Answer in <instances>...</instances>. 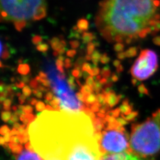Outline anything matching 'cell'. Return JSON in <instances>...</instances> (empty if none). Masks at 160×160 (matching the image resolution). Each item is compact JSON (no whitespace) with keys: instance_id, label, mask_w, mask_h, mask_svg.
<instances>
[{"instance_id":"83f0119b","label":"cell","mask_w":160,"mask_h":160,"mask_svg":"<svg viewBox=\"0 0 160 160\" xmlns=\"http://www.w3.org/2000/svg\"><path fill=\"white\" fill-rule=\"evenodd\" d=\"M56 65H57V68L58 70L61 72V73H63L64 72V70L63 68V63L62 61L58 59L56 62Z\"/></svg>"},{"instance_id":"8d00e7d4","label":"cell","mask_w":160,"mask_h":160,"mask_svg":"<svg viewBox=\"0 0 160 160\" xmlns=\"http://www.w3.org/2000/svg\"><path fill=\"white\" fill-rule=\"evenodd\" d=\"M86 83H87V85L91 87L92 88L93 86H94V81L93 78L92 77H88L86 80Z\"/></svg>"},{"instance_id":"db71d44e","label":"cell","mask_w":160,"mask_h":160,"mask_svg":"<svg viewBox=\"0 0 160 160\" xmlns=\"http://www.w3.org/2000/svg\"><path fill=\"white\" fill-rule=\"evenodd\" d=\"M118 80H119L118 76L116 74H113L112 77V81H113V82H116V81H117Z\"/></svg>"},{"instance_id":"3957f363","label":"cell","mask_w":160,"mask_h":160,"mask_svg":"<svg viewBox=\"0 0 160 160\" xmlns=\"http://www.w3.org/2000/svg\"><path fill=\"white\" fill-rule=\"evenodd\" d=\"M129 145L132 153L141 158H149L160 153V109L132 126Z\"/></svg>"},{"instance_id":"ac0fdd59","label":"cell","mask_w":160,"mask_h":160,"mask_svg":"<svg viewBox=\"0 0 160 160\" xmlns=\"http://www.w3.org/2000/svg\"><path fill=\"white\" fill-rule=\"evenodd\" d=\"M101 55L98 51H95L92 54V59L93 63L97 65L98 62L100 61L101 58Z\"/></svg>"},{"instance_id":"5bb4252c","label":"cell","mask_w":160,"mask_h":160,"mask_svg":"<svg viewBox=\"0 0 160 160\" xmlns=\"http://www.w3.org/2000/svg\"><path fill=\"white\" fill-rule=\"evenodd\" d=\"M125 52L126 58H132L135 57L138 53L137 47H131L127 49Z\"/></svg>"},{"instance_id":"8fae6325","label":"cell","mask_w":160,"mask_h":160,"mask_svg":"<svg viewBox=\"0 0 160 160\" xmlns=\"http://www.w3.org/2000/svg\"><path fill=\"white\" fill-rule=\"evenodd\" d=\"M132 108L133 107L132 104L129 103V102L128 99H125L123 101L119 108L122 114L123 115H128L131 113L132 110Z\"/></svg>"},{"instance_id":"4316f807","label":"cell","mask_w":160,"mask_h":160,"mask_svg":"<svg viewBox=\"0 0 160 160\" xmlns=\"http://www.w3.org/2000/svg\"><path fill=\"white\" fill-rule=\"evenodd\" d=\"M36 48L39 51L45 52L48 50V45L46 43H41L39 44Z\"/></svg>"},{"instance_id":"277c9868","label":"cell","mask_w":160,"mask_h":160,"mask_svg":"<svg viewBox=\"0 0 160 160\" xmlns=\"http://www.w3.org/2000/svg\"><path fill=\"white\" fill-rule=\"evenodd\" d=\"M47 0H1V20L12 22L18 31L27 23L46 16Z\"/></svg>"},{"instance_id":"e7e4bbea","label":"cell","mask_w":160,"mask_h":160,"mask_svg":"<svg viewBox=\"0 0 160 160\" xmlns=\"http://www.w3.org/2000/svg\"><path fill=\"white\" fill-rule=\"evenodd\" d=\"M58 59H59V60H61V61H63V57H62V56H59V57H58Z\"/></svg>"},{"instance_id":"1f68e13d","label":"cell","mask_w":160,"mask_h":160,"mask_svg":"<svg viewBox=\"0 0 160 160\" xmlns=\"http://www.w3.org/2000/svg\"><path fill=\"white\" fill-rule=\"evenodd\" d=\"M2 119L5 122H7L11 118V113L9 112H3L2 113Z\"/></svg>"},{"instance_id":"f6af8a7d","label":"cell","mask_w":160,"mask_h":160,"mask_svg":"<svg viewBox=\"0 0 160 160\" xmlns=\"http://www.w3.org/2000/svg\"><path fill=\"white\" fill-rule=\"evenodd\" d=\"M117 57H118V58H119V59H121V60L124 59L125 58H126L125 52H119V53H118V55H117Z\"/></svg>"},{"instance_id":"74e56055","label":"cell","mask_w":160,"mask_h":160,"mask_svg":"<svg viewBox=\"0 0 160 160\" xmlns=\"http://www.w3.org/2000/svg\"><path fill=\"white\" fill-rule=\"evenodd\" d=\"M42 40V38L39 36H35L32 39L33 43L35 45H39Z\"/></svg>"},{"instance_id":"91938a15","label":"cell","mask_w":160,"mask_h":160,"mask_svg":"<svg viewBox=\"0 0 160 160\" xmlns=\"http://www.w3.org/2000/svg\"><path fill=\"white\" fill-rule=\"evenodd\" d=\"M38 102V100H37L36 99L32 98V101H31V104H32V105H36Z\"/></svg>"},{"instance_id":"d4e9b609","label":"cell","mask_w":160,"mask_h":160,"mask_svg":"<svg viewBox=\"0 0 160 160\" xmlns=\"http://www.w3.org/2000/svg\"><path fill=\"white\" fill-rule=\"evenodd\" d=\"M102 75L103 76V78H108L110 77V69H109V67L108 66H106L105 67L103 68V69L102 70Z\"/></svg>"},{"instance_id":"f5cc1de1","label":"cell","mask_w":160,"mask_h":160,"mask_svg":"<svg viewBox=\"0 0 160 160\" xmlns=\"http://www.w3.org/2000/svg\"><path fill=\"white\" fill-rule=\"evenodd\" d=\"M8 131H9V129L8 128V127L7 126H2V128H1V130L2 133H6Z\"/></svg>"},{"instance_id":"ee69618b","label":"cell","mask_w":160,"mask_h":160,"mask_svg":"<svg viewBox=\"0 0 160 160\" xmlns=\"http://www.w3.org/2000/svg\"><path fill=\"white\" fill-rule=\"evenodd\" d=\"M30 86L33 88H36L37 87H38V81L36 79L32 80L30 83Z\"/></svg>"},{"instance_id":"7bdbcfd3","label":"cell","mask_w":160,"mask_h":160,"mask_svg":"<svg viewBox=\"0 0 160 160\" xmlns=\"http://www.w3.org/2000/svg\"><path fill=\"white\" fill-rule=\"evenodd\" d=\"M152 42L155 45L160 46V36H157L155 37L152 40Z\"/></svg>"},{"instance_id":"836d02e7","label":"cell","mask_w":160,"mask_h":160,"mask_svg":"<svg viewBox=\"0 0 160 160\" xmlns=\"http://www.w3.org/2000/svg\"><path fill=\"white\" fill-rule=\"evenodd\" d=\"M95 49V45L92 43H89L87 46V53L88 55H90L92 53Z\"/></svg>"},{"instance_id":"7a4b0ae2","label":"cell","mask_w":160,"mask_h":160,"mask_svg":"<svg viewBox=\"0 0 160 160\" xmlns=\"http://www.w3.org/2000/svg\"><path fill=\"white\" fill-rule=\"evenodd\" d=\"M158 0H104L96 17L99 32L109 42L143 39L152 33V28L160 20Z\"/></svg>"},{"instance_id":"60d3db41","label":"cell","mask_w":160,"mask_h":160,"mask_svg":"<svg viewBox=\"0 0 160 160\" xmlns=\"http://www.w3.org/2000/svg\"><path fill=\"white\" fill-rule=\"evenodd\" d=\"M33 94H34V95H35L36 97H39V98L42 97L43 94H42V92H41L40 90H39L38 88V89H34V90H33Z\"/></svg>"},{"instance_id":"ba28073f","label":"cell","mask_w":160,"mask_h":160,"mask_svg":"<svg viewBox=\"0 0 160 160\" xmlns=\"http://www.w3.org/2000/svg\"><path fill=\"white\" fill-rule=\"evenodd\" d=\"M100 160H152L149 158L139 157L133 153L123 152L116 154H106L103 155Z\"/></svg>"},{"instance_id":"6f0895ef","label":"cell","mask_w":160,"mask_h":160,"mask_svg":"<svg viewBox=\"0 0 160 160\" xmlns=\"http://www.w3.org/2000/svg\"><path fill=\"white\" fill-rule=\"evenodd\" d=\"M116 68H117V72H122V71H123V67H122V65H120L119 67H118Z\"/></svg>"},{"instance_id":"d590c367","label":"cell","mask_w":160,"mask_h":160,"mask_svg":"<svg viewBox=\"0 0 160 160\" xmlns=\"http://www.w3.org/2000/svg\"><path fill=\"white\" fill-rule=\"evenodd\" d=\"M100 61L102 63H107L110 61V58H109L106 53H104L103 55H102L101 58H100Z\"/></svg>"},{"instance_id":"7dc6e473","label":"cell","mask_w":160,"mask_h":160,"mask_svg":"<svg viewBox=\"0 0 160 160\" xmlns=\"http://www.w3.org/2000/svg\"><path fill=\"white\" fill-rule=\"evenodd\" d=\"M53 94L51 92H48L45 96V99H46V101H48V102L51 101L53 99Z\"/></svg>"},{"instance_id":"484cf974","label":"cell","mask_w":160,"mask_h":160,"mask_svg":"<svg viewBox=\"0 0 160 160\" xmlns=\"http://www.w3.org/2000/svg\"><path fill=\"white\" fill-rule=\"evenodd\" d=\"M36 109L38 111L43 112L46 109V106L45 103H43L42 102H38L36 104Z\"/></svg>"},{"instance_id":"816d5d0a","label":"cell","mask_w":160,"mask_h":160,"mask_svg":"<svg viewBox=\"0 0 160 160\" xmlns=\"http://www.w3.org/2000/svg\"><path fill=\"white\" fill-rule=\"evenodd\" d=\"M100 72V69L96 67H94L92 68V73H93V75H97Z\"/></svg>"},{"instance_id":"e0dca14e","label":"cell","mask_w":160,"mask_h":160,"mask_svg":"<svg viewBox=\"0 0 160 160\" xmlns=\"http://www.w3.org/2000/svg\"><path fill=\"white\" fill-rule=\"evenodd\" d=\"M10 57V52L7 49L4 48V44L2 42H1V57L2 59H7Z\"/></svg>"},{"instance_id":"b9f144b4","label":"cell","mask_w":160,"mask_h":160,"mask_svg":"<svg viewBox=\"0 0 160 160\" xmlns=\"http://www.w3.org/2000/svg\"><path fill=\"white\" fill-rule=\"evenodd\" d=\"M70 44L73 49H76L77 48H78V46H79L80 43L77 40H72L71 42H70Z\"/></svg>"},{"instance_id":"9f6ffc18","label":"cell","mask_w":160,"mask_h":160,"mask_svg":"<svg viewBox=\"0 0 160 160\" xmlns=\"http://www.w3.org/2000/svg\"><path fill=\"white\" fill-rule=\"evenodd\" d=\"M39 77H40V78H45V79H47V75L45 73V72H40V73H39Z\"/></svg>"},{"instance_id":"94428289","label":"cell","mask_w":160,"mask_h":160,"mask_svg":"<svg viewBox=\"0 0 160 160\" xmlns=\"http://www.w3.org/2000/svg\"><path fill=\"white\" fill-rule=\"evenodd\" d=\"M22 81L24 82H29V78L28 77H23L22 78Z\"/></svg>"},{"instance_id":"be15d7a7","label":"cell","mask_w":160,"mask_h":160,"mask_svg":"<svg viewBox=\"0 0 160 160\" xmlns=\"http://www.w3.org/2000/svg\"><path fill=\"white\" fill-rule=\"evenodd\" d=\"M86 58V59H87V60H90V59H92V58H91V57H90V55H87Z\"/></svg>"},{"instance_id":"603a6c76","label":"cell","mask_w":160,"mask_h":160,"mask_svg":"<svg viewBox=\"0 0 160 160\" xmlns=\"http://www.w3.org/2000/svg\"><path fill=\"white\" fill-rule=\"evenodd\" d=\"M97 102L100 103L101 105H104L108 104L106 102V96L104 94H98L97 96Z\"/></svg>"},{"instance_id":"f35d334b","label":"cell","mask_w":160,"mask_h":160,"mask_svg":"<svg viewBox=\"0 0 160 160\" xmlns=\"http://www.w3.org/2000/svg\"><path fill=\"white\" fill-rule=\"evenodd\" d=\"M76 96L78 98V99L80 100V101H82V102H85V100H86V96L81 92H77L76 94Z\"/></svg>"},{"instance_id":"4dcf8cb0","label":"cell","mask_w":160,"mask_h":160,"mask_svg":"<svg viewBox=\"0 0 160 160\" xmlns=\"http://www.w3.org/2000/svg\"><path fill=\"white\" fill-rule=\"evenodd\" d=\"M23 94L26 97H29L32 94V90L28 86H24L23 88Z\"/></svg>"},{"instance_id":"cb8c5ba5","label":"cell","mask_w":160,"mask_h":160,"mask_svg":"<svg viewBox=\"0 0 160 160\" xmlns=\"http://www.w3.org/2000/svg\"><path fill=\"white\" fill-rule=\"evenodd\" d=\"M82 69L84 71L87 72L90 75L93 76V73H92V69L91 68V65L88 63H84L82 65Z\"/></svg>"},{"instance_id":"c3c4849f","label":"cell","mask_w":160,"mask_h":160,"mask_svg":"<svg viewBox=\"0 0 160 160\" xmlns=\"http://www.w3.org/2000/svg\"><path fill=\"white\" fill-rule=\"evenodd\" d=\"M64 65H65V67L66 68H70L71 67V60L68 59V58L66 59L65 60V64Z\"/></svg>"},{"instance_id":"ffe728a7","label":"cell","mask_w":160,"mask_h":160,"mask_svg":"<svg viewBox=\"0 0 160 160\" xmlns=\"http://www.w3.org/2000/svg\"><path fill=\"white\" fill-rule=\"evenodd\" d=\"M92 91H93V89L91 87H90V86H88V85H86V86L82 87L81 90V92H82L86 97V96H87L88 95H89L90 94H91Z\"/></svg>"},{"instance_id":"44dd1931","label":"cell","mask_w":160,"mask_h":160,"mask_svg":"<svg viewBox=\"0 0 160 160\" xmlns=\"http://www.w3.org/2000/svg\"><path fill=\"white\" fill-rule=\"evenodd\" d=\"M138 114V112L137 111H135V112H132L131 113H129L128 115H123L122 114V116L125 118L126 120H129V121H131V120H133Z\"/></svg>"},{"instance_id":"6125c7cd","label":"cell","mask_w":160,"mask_h":160,"mask_svg":"<svg viewBox=\"0 0 160 160\" xmlns=\"http://www.w3.org/2000/svg\"><path fill=\"white\" fill-rule=\"evenodd\" d=\"M100 82L102 83V84H104V83H106L107 82V80L106 78H102L101 80H100Z\"/></svg>"},{"instance_id":"f1b7e54d","label":"cell","mask_w":160,"mask_h":160,"mask_svg":"<svg viewBox=\"0 0 160 160\" xmlns=\"http://www.w3.org/2000/svg\"><path fill=\"white\" fill-rule=\"evenodd\" d=\"M124 45L122 43L118 42L116 44H115L114 46V49L115 51L118 52H120L124 49Z\"/></svg>"},{"instance_id":"7402d4cb","label":"cell","mask_w":160,"mask_h":160,"mask_svg":"<svg viewBox=\"0 0 160 160\" xmlns=\"http://www.w3.org/2000/svg\"><path fill=\"white\" fill-rule=\"evenodd\" d=\"M138 92H139L140 93H141L142 94L149 96V90L143 84H141V85L138 86Z\"/></svg>"},{"instance_id":"681fc988","label":"cell","mask_w":160,"mask_h":160,"mask_svg":"<svg viewBox=\"0 0 160 160\" xmlns=\"http://www.w3.org/2000/svg\"><path fill=\"white\" fill-rule=\"evenodd\" d=\"M75 54H76V51L74 49L69 50L67 52V55L69 57H74Z\"/></svg>"},{"instance_id":"5b68a950","label":"cell","mask_w":160,"mask_h":160,"mask_svg":"<svg viewBox=\"0 0 160 160\" xmlns=\"http://www.w3.org/2000/svg\"><path fill=\"white\" fill-rule=\"evenodd\" d=\"M45 69L52 90L60 101L62 111L78 113L82 110L84 106L79 102L68 82L65 81V75L57 70L50 61L45 63Z\"/></svg>"},{"instance_id":"f546056e","label":"cell","mask_w":160,"mask_h":160,"mask_svg":"<svg viewBox=\"0 0 160 160\" xmlns=\"http://www.w3.org/2000/svg\"><path fill=\"white\" fill-rule=\"evenodd\" d=\"M102 83L100 82V81H96V82H94V86H93V90H94L96 92H98L100 91V90L102 89Z\"/></svg>"},{"instance_id":"6da1fadb","label":"cell","mask_w":160,"mask_h":160,"mask_svg":"<svg viewBox=\"0 0 160 160\" xmlns=\"http://www.w3.org/2000/svg\"><path fill=\"white\" fill-rule=\"evenodd\" d=\"M92 120L84 112L44 110L29 125L30 142L44 160H100Z\"/></svg>"},{"instance_id":"52a82bcc","label":"cell","mask_w":160,"mask_h":160,"mask_svg":"<svg viewBox=\"0 0 160 160\" xmlns=\"http://www.w3.org/2000/svg\"><path fill=\"white\" fill-rule=\"evenodd\" d=\"M100 139L101 147L108 154L125 152L130 147L129 137L122 125L103 132Z\"/></svg>"},{"instance_id":"f907efd6","label":"cell","mask_w":160,"mask_h":160,"mask_svg":"<svg viewBox=\"0 0 160 160\" xmlns=\"http://www.w3.org/2000/svg\"><path fill=\"white\" fill-rule=\"evenodd\" d=\"M26 96H25L24 94L23 95H20L19 96V98H18L19 102L21 103V104H23L25 102V100H26Z\"/></svg>"},{"instance_id":"2e32d148","label":"cell","mask_w":160,"mask_h":160,"mask_svg":"<svg viewBox=\"0 0 160 160\" xmlns=\"http://www.w3.org/2000/svg\"><path fill=\"white\" fill-rule=\"evenodd\" d=\"M97 102V97L92 93L90 94L87 96L86 97V100L85 102L86 104L88 105H92Z\"/></svg>"},{"instance_id":"d6986e66","label":"cell","mask_w":160,"mask_h":160,"mask_svg":"<svg viewBox=\"0 0 160 160\" xmlns=\"http://www.w3.org/2000/svg\"><path fill=\"white\" fill-rule=\"evenodd\" d=\"M94 39V35L90 33H84L82 35V40L84 43H89Z\"/></svg>"},{"instance_id":"ab89813d","label":"cell","mask_w":160,"mask_h":160,"mask_svg":"<svg viewBox=\"0 0 160 160\" xmlns=\"http://www.w3.org/2000/svg\"><path fill=\"white\" fill-rule=\"evenodd\" d=\"M23 110H24V112L25 113H28V114H29V113H30L32 112L33 108H32L30 106L27 105V106H24V109H23Z\"/></svg>"},{"instance_id":"9a60e30c","label":"cell","mask_w":160,"mask_h":160,"mask_svg":"<svg viewBox=\"0 0 160 160\" xmlns=\"http://www.w3.org/2000/svg\"><path fill=\"white\" fill-rule=\"evenodd\" d=\"M88 22L86 20H84V19L80 20L77 23V28L81 31L87 30V29H88Z\"/></svg>"},{"instance_id":"9c48e42d","label":"cell","mask_w":160,"mask_h":160,"mask_svg":"<svg viewBox=\"0 0 160 160\" xmlns=\"http://www.w3.org/2000/svg\"><path fill=\"white\" fill-rule=\"evenodd\" d=\"M17 160H42L37 152L29 149H24L17 157Z\"/></svg>"},{"instance_id":"4fadbf2b","label":"cell","mask_w":160,"mask_h":160,"mask_svg":"<svg viewBox=\"0 0 160 160\" xmlns=\"http://www.w3.org/2000/svg\"><path fill=\"white\" fill-rule=\"evenodd\" d=\"M17 71L20 74L26 75L29 73L30 68L28 64H20L18 67Z\"/></svg>"},{"instance_id":"d6a6232c","label":"cell","mask_w":160,"mask_h":160,"mask_svg":"<svg viewBox=\"0 0 160 160\" xmlns=\"http://www.w3.org/2000/svg\"><path fill=\"white\" fill-rule=\"evenodd\" d=\"M11 104H12V100L10 99H6L3 102L4 108L5 109V110H9L10 109Z\"/></svg>"},{"instance_id":"8992f818","label":"cell","mask_w":160,"mask_h":160,"mask_svg":"<svg viewBox=\"0 0 160 160\" xmlns=\"http://www.w3.org/2000/svg\"><path fill=\"white\" fill-rule=\"evenodd\" d=\"M158 68V58L154 51L142 50L131 68L133 78L139 81L147 80L154 74Z\"/></svg>"},{"instance_id":"30bf717a","label":"cell","mask_w":160,"mask_h":160,"mask_svg":"<svg viewBox=\"0 0 160 160\" xmlns=\"http://www.w3.org/2000/svg\"><path fill=\"white\" fill-rule=\"evenodd\" d=\"M104 95L106 96V102L110 108L114 107L118 104L122 98V96H117L113 91Z\"/></svg>"},{"instance_id":"680465c9","label":"cell","mask_w":160,"mask_h":160,"mask_svg":"<svg viewBox=\"0 0 160 160\" xmlns=\"http://www.w3.org/2000/svg\"><path fill=\"white\" fill-rule=\"evenodd\" d=\"M16 86H17V87H19V88H23L24 87V82L22 81V82H20V84H16Z\"/></svg>"},{"instance_id":"bcb514c9","label":"cell","mask_w":160,"mask_h":160,"mask_svg":"<svg viewBox=\"0 0 160 160\" xmlns=\"http://www.w3.org/2000/svg\"><path fill=\"white\" fill-rule=\"evenodd\" d=\"M72 74L75 77H80V75H81L80 70L78 69L75 68L74 69L72 72Z\"/></svg>"},{"instance_id":"11a10c76","label":"cell","mask_w":160,"mask_h":160,"mask_svg":"<svg viewBox=\"0 0 160 160\" xmlns=\"http://www.w3.org/2000/svg\"><path fill=\"white\" fill-rule=\"evenodd\" d=\"M120 65V62L119 60H115L114 62H113V65L116 68H118V67H119Z\"/></svg>"},{"instance_id":"7c38bea8","label":"cell","mask_w":160,"mask_h":160,"mask_svg":"<svg viewBox=\"0 0 160 160\" xmlns=\"http://www.w3.org/2000/svg\"><path fill=\"white\" fill-rule=\"evenodd\" d=\"M51 45L52 48L56 51H59L62 48L66 45V43L64 40H59L57 38H54L51 40Z\"/></svg>"},{"instance_id":"e575fe53","label":"cell","mask_w":160,"mask_h":160,"mask_svg":"<svg viewBox=\"0 0 160 160\" xmlns=\"http://www.w3.org/2000/svg\"><path fill=\"white\" fill-rule=\"evenodd\" d=\"M67 81H68V84L69 86H70V87L72 90L75 88L76 85L75 84L74 79V78L72 77H70L67 80Z\"/></svg>"}]
</instances>
